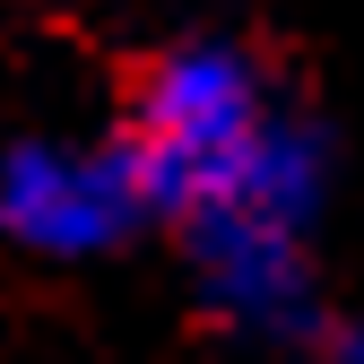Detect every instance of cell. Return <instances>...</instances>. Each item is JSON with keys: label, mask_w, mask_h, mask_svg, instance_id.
Here are the masks:
<instances>
[{"label": "cell", "mask_w": 364, "mask_h": 364, "mask_svg": "<svg viewBox=\"0 0 364 364\" xmlns=\"http://www.w3.org/2000/svg\"><path fill=\"white\" fill-rule=\"evenodd\" d=\"M148 191L130 173L122 139H61V130H26L0 148V235L26 260H113L122 243L148 235Z\"/></svg>", "instance_id": "cell-2"}, {"label": "cell", "mask_w": 364, "mask_h": 364, "mask_svg": "<svg viewBox=\"0 0 364 364\" xmlns=\"http://www.w3.org/2000/svg\"><path fill=\"white\" fill-rule=\"evenodd\" d=\"M113 139L148 191L156 225H182L225 200L330 208V130L312 122L243 35H173L130 78Z\"/></svg>", "instance_id": "cell-1"}, {"label": "cell", "mask_w": 364, "mask_h": 364, "mask_svg": "<svg viewBox=\"0 0 364 364\" xmlns=\"http://www.w3.org/2000/svg\"><path fill=\"white\" fill-rule=\"evenodd\" d=\"M321 355H330V364H364V321H330Z\"/></svg>", "instance_id": "cell-3"}]
</instances>
